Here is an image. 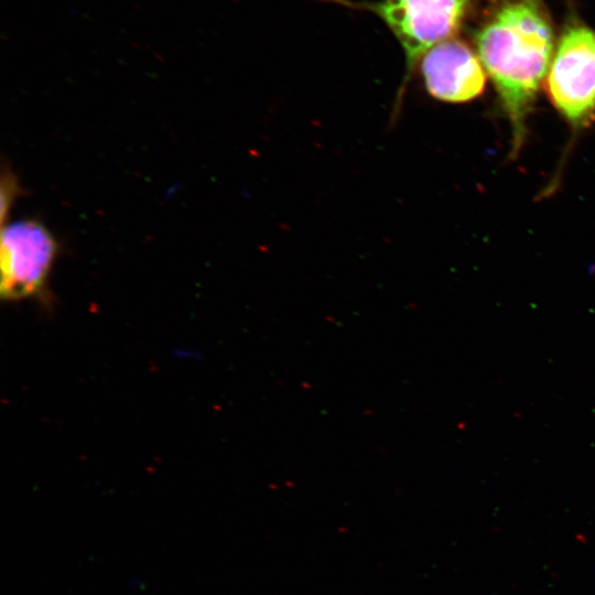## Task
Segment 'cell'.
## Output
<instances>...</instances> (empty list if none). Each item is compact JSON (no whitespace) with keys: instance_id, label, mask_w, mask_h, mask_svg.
I'll use <instances>...</instances> for the list:
<instances>
[{"instance_id":"cell-1","label":"cell","mask_w":595,"mask_h":595,"mask_svg":"<svg viewBox=\"0 0 595 595\" xmlns=\"http://www.w3.org/2000/svg\"><path fill=\"white\" fill-rule=\"evenodd\" d=\"M478 57L495 84L512 130V154L548 74L554 46L542 0H506L476 32Z\"/></svg>"},{"instance_id":"cell-2","label":"cell","mask_w":595,"mask_h":595,"mask_svg":"<svg viewBox=\"0 0 595 595\" xmlns=\"http://www.w3.org/2000/svg\"><path fill=\"white\" fill-rule=\"evenodd\" d=\"M378 17L399 42L405 58L402 88L433 46L453 39L474 0H324Z\"/></svg>"},{"instance_id":"cell-3","label":"cell","mask_w":595,"mask_h":595,"mask_svg":"<svg viewBox=\"0 0 595 595\" xmlns=\"http://www.w3.org/2000/svg\"><path fill=\"white\" fill-rule=\"evenodd\" d=\"M554 108L574 128L595 119V32L581 23L569 25L558 43L547 78Z\"/></svg>"},{"instance_id":"cell-4","label":"cell","mask_w":595,"mask_h":595,"mask_svg":"<svg viewBox=\"0 0 595 595\" xmlns=\"http://www.w3.org/2000/svg\"><path fill=\"white\" fill-rule=\"evenodd\" d=\"M51 231L34 219L2 225L1 296L9 301L34 296L45 286L57 255Z\"/></svg>"},{"instance_id":"cell-5","label":"cell","mask_w":595,"mask_h":595,"mask_svg":"<svg viewBox=\"0 0 595 595\" xmlns=\"http://www.w3.org/2000/svg\"><path fill=\"white\" fill-rule=\"evenodd\" d=\"M418 66L426 91L437 100L466 102L484 91L485 68L479 57L461 40L450 39L433 46Z\"/></svg>"},{"instance_id":"cell-6","label":"cell","mask_w":595,"mask_h":595,"mask_svg":"<svg viewBox=\"0 0 595 595\" xmlns=\"http://www.w3.org/2000/svg\"><path fill=\"white\" fill-rule=\"evenodd\" d=\"M18 183L10 172H4L1 178V220L2 225L8 216L9 209L17 197Z\"/></svg>"}]
</instances>
